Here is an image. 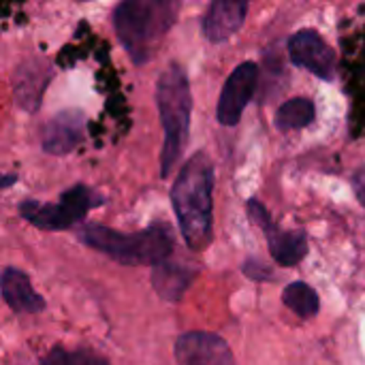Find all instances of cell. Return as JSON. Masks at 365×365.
<instances>
[{"label":"cell","instance_id":"ac0fdd59","mask_svg":"<svg viewBox=\"0 0 365 365\" xmlns=\"http://www.w3.org/2000/svg\"><path fill=\"white\" fill-rule=\"evenodd\" d=\"M242 272H244L246 278H250L255 282H269V280H274V269L267 263H263L261 259H257V257L246 259L242 263Z\"/></svg>","mask_w":365,"mask_h":365},{"label":"cell","instance_id":"ba28073f","mask_svg":"<svg viewBox=\"0 0 365 365\" xmlns=\"http://www.w3.org/2000/svg\"><path fill=\"white\" fill-rule=\"evenodd\" d=\"M289 58L293 64L308 68L312 75L325 81H331L338 73L336 51L312 28L297 30L289 38Z\"/></svg>","mask_w":365,"mask_h":365},{"label":"cell","instance_id":"d6986e66","mask_svg":"<svg viewBox=\"0 0 365 365\" xmlns=\"http://www.w3.org/2000/svg\"><path fill=\"white\" fill-rule=\"evenodd\" d=\"M353 184H355V192L359 197V201L364 203L365 207V169H359L353 178Z\"/></svg>","mask_w":365,"mask_h":365},{"label":"cell","instance_id":"5b68a950","mask_svg":"<svg viewBox=\"0 0 365 365\" xmlns=\"http://www.w3.org/2000/svg\"><path fill=\"white\" fill-rule=\"evenodd\" d=\"M105 203V197L92 190L86 184H75L66 192H62L58 203H41V201H24L19 203V216L28 220L32 227L43 231H64L86 220V216Z\"/></svg>","mask_w":365,"mask_h":365},{"label":"cell","instance_id":"7c38bea8","mask_svg":"<svg viewBox=\"0 0 365 365\" xmlns=\"http://www.w3.org/2000/svg\"><path fill=\"white\" fill-rule=\"evenodd\" d=\"M2 289V299L13 312H24V314H36L45 310V299L32 289L28 274L15 267H6L2 272L0 280Z\"/></svg>","mask_w":365,"mask_h":365},{"label":"cell","instance_id":"8992f818","mask_svg":"<svg viewBox=\"0 0 365 365\" xmlns=\"http://www.w3.org/2000/svg\"><path fill=\"white\" fill-rule=\"evenodd\" d=\"M250 220L265 233L272 259L282 267L299 265L308 255V235L304 231H284L274 220L269 210L259 199H248Z\"/></svg>","mask_w":365,"mask_h":365},{"label":"cell","instance_id":"6da1fadb","mask_svg":"<svg viewBox=\"0 0 365 365\" xmlns=\"http://www.w3.org/2000/svg\"><path fill=\"white\" fill-rule=\"evenodd\" d=\"M214 163L207 152H195L180 169L173 188L171 203L178 218L180 233L186 246L195 252L205 250L212 244L214 227Z\"/></svg>","mask_w":365,"mask_h":365},{"label":"cell","instance_id":"ffe728a7","mask_svg":"<svg viewBox=\"0 0 365 365\" xmlns=\"http://www.w3.org/2000/svg\"><path fill=\"white\" fill-rule=\"evenodd\" d=\"M15 180H17V175H9V173H6V175L2 178V188H9Z\"/></svg>","mask_w":365,"mask_h":365},{"label":"cell","instance_id":"5bb4252c","mask_svg":"<svg viewBox=\"0 0 365 365\" xmlns=\"http://www.w3.org/2000/svg\"><path fill=\"white\" fill-rule=\"evenodd\" d=\"M47 79H49V71L45 64H41V60H30L21 64L17 68V81H15V98L19 107L28 111H36Z\"/></svg>","mask_w":365,"mask_h":365},{"label":"cell","instance_id":"7a4b0ae2","mask_svg":"<svg viewBox=\"0 0 365 365\" xmlns=\"http://www.w3.org/2000/svg\"><path fill=\"white\" fill-rule=\"evenodd\" d=\"M180 2L126 0L113 9V28L135 64H145L156 53L169 28L175 24Z\"/></svg>","mask_w":365,"mask_h":365},{"label":"cell","instance_id":"52a82bcc","mask_svg":"<svg viewBox=\"0 0 365 365\" xmlns=\"http://www.w3.org/2000/svg\"><path fill=\"white\" fill-rule=\"evenodd\" d=\"M259 81V64L257 62H242L235 66V71L229 75V79L222 86L216 118L222 126H235L246 109V105L252 101L257 92Z\"/></svg>","mask_w":365,"mask_h":365},{"label":"cell","instance_id":"8fae6325","mask_svg":"<svg viewBox=\"0 0 365 365\" xmlns=\"http://www.w3.org/2000/svg\"><path fill=\"white\" fill-rule=\"evenodd\" d=\"M248 2L240 0H214L207 6V13L203 15L201 30L203 36L212 43H222L231 38L246 19Z\"/></svg>","mask_w":365,"mask_h":365},{"label":"cell","instance_id":"4fadbf2b","mask_svg":"<svg viewBox=\"0 0 365 365\" xmlns=\"http://www.w3.org/2000/svg\"><path fill=\"white\" fill-rule=\"evenodd\" d=\"M195 276H197V269L165 261L152 269V287L165 302L178 304L182 302L184 293L192 284Z\"/></svg>","mask_w":365,"mask_h":365},{"label":"cell","instance_id":"3957f363","mask_svg":"<svg viewBox=\"0 0 365 365\" xmlns=\"http://www.w3.org/2000/svg\"><path fill=\"white\" fill-rule=\"evenodd\" d=\"M79 240L88 248L130 267H156L169 261V255L173 252V233L165 222H154L137 233H122L101 225H86L79 231Z\"/></svg>","mask_w":365,"mask_h":365},{"label":"cell","instance_id":"9c48e42d","mask_svg":"<svg viewBox=\"0 0 365 365\" xmlns=\"http://www.w3.org/2000/svg\"><path fill=\"white\" fill-rule=\"evenodd\" d=\"M178 365H235L229 344L210 331H188L175 342Z\"/></svg>","mask_w":365,"mask_h":365},{"label":"cell","instance_id":"277c9868","mask_svg":"<svg viewBox=\"0 0 365 365\" xmlns=\"http://www.w3.org/2000/svg\"><path fill=\"white\" fill-rule=\"evenodd\" d=\"M156 105L165 130V143L160 154V175L169 178L173 167L184 154L188 130H190V113H192V94L186 71L173 62L169 64L156 83Z\"/></svg>","mask_w":365,"mask_h":365},{"label":"cell","instance_id":"e0dca14e","mask_svg":"<svg viewBox=\"0 0 365 365\" xmlns=\"http://www.w3.org/2000/svg\"><path fill=\"white\" fill-rule=\"evenodd\" d=\"M38 365H109L105 357H98L90 351H68L62 346L51 349Z\"/></svg>","mask_w":365,"mask_h":365},{"label":"cell","instance_id":"30bf717a","mask_svg":"<svg viewBox=\"0 0 365 365\" xmlns=\"http://www.w3.org/2000/svg\"><path fill=\"white\" fill-rule=\"evenodd\" d=\"M86 128V115L79 109H64L47 120L43 126V150L53 156H64L73 152L81 139Z\"/></svg>","mask_w":365,"mask_h":365},{"label":"cell","instance_id":"2e32d148","mask_svg":"<svg viewBox=\"0 0 365 365\" xmlns=\"http://www.w3.org/2000/svg\"><path fill=\"white\" fill-rule=\"evenodd\" d=\"M282 302L289 310H293L299 319H312L321 310L319 293L306 282H291L282 291Z\"/></svg>","mask_w":365,"mask_h":365},{"label":"cell","instance_id":"9a60e30c","mask_svg":"<svg viewBox=\"0 0 365 365\" xmlns=\"http://www.w3.org/2000/svg\"><path fill=\"white\" fill-rule=\"evenodd\" d=\"M317 118V107L310 98L306 96H295L287 103H282L276 111V128L287 133V130H299L306 128L314 122Z\"/></svg>","mask_w":365,"mask_h":365}]
</instances>
